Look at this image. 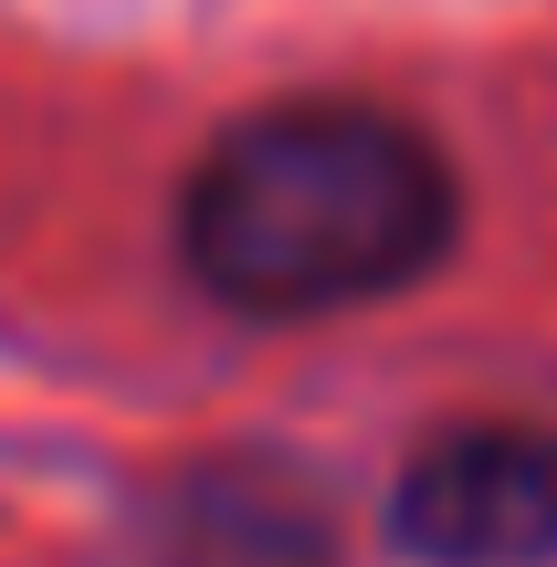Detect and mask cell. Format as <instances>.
<instances>
[{"instance_id": "cell-2", "label": "cell", "mask_w": 557, "mask_h": 567, "mask_svg": "<svg viewBox=\"0 0 557 567\" xmlns=\"http://www.w3.org/2000/svg\"><path fill=\"white\" fill-rule=\"evenodd\" d=\"M390 536L421 567H537L557 557V431H442L390 494Z\"/></svg>"}, {"instance_id": "cell-1", "label": "cell", "mask_w": 557, "mask_h": 567, "mask_svg": "<svg viewBox=\"0 0 557 567\" xmlns=\"http://www.w3.org/2000/svg\"><path fill=\"white\" fill-rule=\"evenodd\" d=\"M463 189L421 126L379 105H264L221 126L179 189V252L231 316H348L453 252Z\"/></svg>"}]
</instances>
